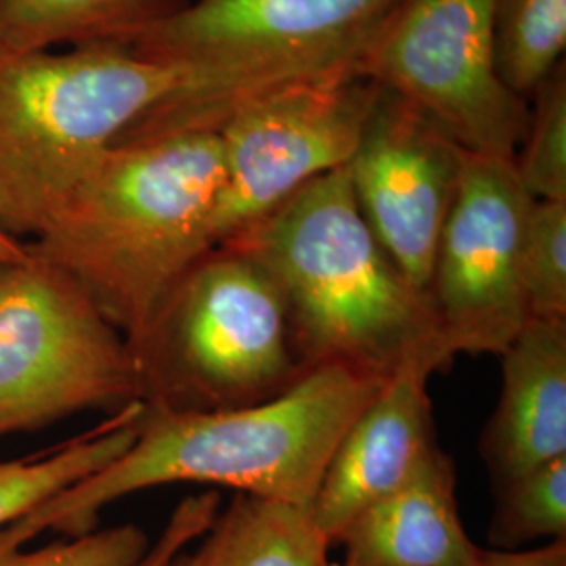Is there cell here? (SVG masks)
Here are the masks:
<instances>
[{
    "instance_id": "obj_1",
    "label": "cell",
    "mask_w": 566,
    "mask_h": 566,
    "mask_svg": "<svg viewBox=\"0 0 566 566\" xmlns=\"http://www.w3.org/2000/svg\"><path fill=\"white\" fill-rule=\"evenodd\" d=\"M386 380L332 365L306 374L266 403L217 411L143 405L130 447L95 474L0 528V552L44 533L76 537L99 526L103 507L175 483L311 510L325 468L348 426Z\"/></svg>"
},
{
    "instance_id": "obj_2",
    "label": "cell",
    "mask_w": 566,
    "mask_h": 566,
    "mask_svg": "<svg viewBox=\"0 0 566 566\" xmlns=\"http://www.w3.org/2000/svg\"><path fill=\"white\" fill-rule=\"evenodd\" d=\"M221 245L259 264L277 287L306 374L340 365L388 380L405 365L437 374L455 359L430 298L365 223L346 166L306 182Z\"/></svg>"
},
{
    "instance_id": "obj_3",
    "label": "cell",
    "mask_w": 566,
    "mask_h": 566,
    "mask_svg": "<svg viewBox=\"0 0 566 566\" xmlns=\"http://www.w3.org/2000/svg\"><path fill=\"white\" fill-rule=\"evenodd\" d=\"M221 182L217 133L116 143L28 248L81 283L133 340L182 271L208 252Z\"/></svg>"
},
{
    "instance_id": "obj_4",
    "label": "cell",
    "mask_w": 566,
    "mask_h": 566,
    "mask_svg": "<svg viewBox=\"0 0 566 566\" xmlns=\"http://www.w3.org/2000/svg\"><path fill=\"white\" fill-rule=\"evenodd\" d=\"M401 0H189L130 46L185 84L122 142L210 130L248 97L353 65Z\"/></svg>"
},
{
    "instance_id": "obj_5",
    "label": "cell",
    "mask_w": 566,
    "mask_h": 566,
    "mask_svg": "<svg viewBox=\"0 0 566 566\" xmlns=\"http://www.w3.org/2000/svg\"><path fill=\"white\" fill-rule=\"evenodd\" d=\"M185 84L120 46L0 60V227L34 238L122 135Z\"/></svg>"
},
{
    "instance_id": "obj_6",
    "label": "cell",
    "mask_w": 566,
    "mask_h": 566,
    "mask_svg": "<svg viewBox=\"0 0 566 566\" xmlns=\"http://www.w3.org/2000/svg\"><path fill=\"white\" fill-rule=\"evenodd\" d=\"M128 344L149 407H252L306 376L277 287L227 245L189 264Z\"/></svg>"
},
{
    "instance_id": "obj_7",
    "label": "cell",
    "mask_w": 566,
    "mask_h": 566,
    "mask_svg": "<svg viewBox=\"0 0 566 566\" xmlns=\"http://www.w3.org/2000/svg\"><path fill=\"white\" fill-rule=\"evenodd\" d=\"M133 403L130 344L81 283L30 248L0 261V441Z\"/></svg>"
},
{
    "instance_id": "obj_8",
    "label": "cell",
    "mask_w": 566,
    "mask_h": 566,
    "mask_svg": "<svg viewBox=\"0 0 566 566\" xmlns=\"http://www.w3.org/2000/svg\"><path fill=\"white\" fill-rule=\"evenodd\" d=\"M493 9L495 0H401L355 70L464 151L514 160L531 112L497 74Z\"/></svg>"
},
{
    "instance_id": "obj_9",
    "label": "cell",
    "mask_w": 566,
    "mask_h": 566,
    "mask_svg": "<svg viewBox=\"0 0 566 566\" xmlns=\"http://www.w3.org/2000/svg\"><path fill=\"white\" fill-rule=\"evenodd\" d=\"M378 93L353 63L240 103L217 130L223 182L208 223V252L306 182L350 163Z\"/></svg>"
},
{
    "instance_id": "obj_10",
    "label": "cell",
    "mask_w": 566,
    "mask_h": 566,
    "mask_svg": "<svg viewBox=\"0 0 566 566\" xmlns=\"http://www.w3.org/2000/svg\"><path fill=\"white\" fill-rule=\"evenodd\" d=\"M533 198L514 160L462 149L428 285L451 355H502L528 322L518 280L521 243Z\"/></svg>"
},
{
    "instance_id": "obj_11",
    "label": "cell",
    "mask_w": 566,
    "mask_h": 566,
    "mask_svg": "<svg viewBox=\"0 0 566 566\" xmlns=\"http://www.w3.org/2000/svg\"><path fill=\"white\" fill-rule=\"evenodd\" d=\"M460 163L462 147L413 105L380 86L346 168L374 238L426 296Z\"/></svg>"
},
{
    "instance_id": "obj_12",
    "label": "cell",
    "mask_w": 566,
    "mask_h": 566,
    "mask_svg": "<svg viewBox=\"0 0 566 566\" xmlns=\"http://www.w3.org/2000/svg\"><path fill=\"white\" fill-rule=\"evenodd\" d=\"M432 374L420 364L392 374L334 449L311 507L332 546L357 514L403 485L441 447L428 397Z\"/></svg>"
},
{
    "instance_id": "obj_13",
    "label": "cell",
    "mask_w": 566,
    "mask_h": 566,
    "mask_svg": "<svg viewBox=\"0 0 566 566\" xmlns=\"http://www.w3.org/2000/svg\"><path fill=\"white\" fill-rule=\"evenodd\" d=\"M500 359L502 392L481 441L495 486L566 455V319H528Z\"/></svg>"
},
{
    "instance_id": "obj_14",
    "label": "cell",
    "mask_w": 566,
    "mask_h": 566,
    "mask_svg": "<svg viewBox=\"0 0 566 566\" xmlns=\"http://www.w3.org/2000/svg\"><path fill=\"white\" fill-rule=\"evenodd\" d=\"M336 544L343 566H474L485 554L462 525L455 468L441 447L403 485L344 526Z\"/></svg>"
},
{
    "instance_id": "obj_15",
    "label": "cell",
    "mask_w": 566,
    "mask_h": 566,
    "mask_svg": "<svg viewBox=\"0 0 566 566\" xmlns=\"http://www.w3.org/2000/svg\"><path fill=\"white\" fill-rule=\"evenodd\" d=\"M311 510L235 493L214 521L164 566H343Z\"/></svg>"
},
{
    "instance_id": "obj_16",
    "label": "cell",
    "mask_w": 566,
    "mask_h": 566,
    "mask_svg": "<svg viewBox=\"0 0 566 566\" xmlns=\"http://www.w3.org/2000/svg\"><path fill=\"white\" fill-rule=\"evenodd\" d=\"M189 0H0V60L78 46L130 49Z\"/></svg>"
},
{
    "instance_id": "obj_17",
    "label": "cell",
    "mask_w": 566,
    "mask_h": 566,
    "mask_svg": "<svg viewBox=\"0 0 566 566\" xmlns=\"http://www.w3.org/2000/svg\"><path fill=\"white\" fill-rule=\"evenodd\" d=\"M142 413L143 403L128 405L63 446L0 462V528L114 462L135 441Z\"/></svg>"
},
{
    "instance_id": "obj_18",
    "label": "cell",
    "mask_w": 566,
    "mask_h": 566,
    "mask_svg": "<svg viewBox=\"0 0 566 566\" xmlns=\"http://www.w3.org/2000/svg\"><path fill=\"white\" fill-rule=\"evenodd\" d=\"M495 65L507 88L535 93L566 46V0H495Z\"/></svg>"
},
{
    "instance_id": "obj_19",
    "label": "cell",
    "mask_w": 566,
    "mask_h": 566,
    "mask_svg": "<svg viewBox=\"0 0 566 566\" xmlns=\"http://www.w3.org/2000/svg\"><path fill=\"white\" fill-rule=\"evenodd\" d=\"M497 500L489 542L500 552H518L549 539H566V455L495 486Z\"/></svg>"
},
{
    "instance_id": "obj_20",
    "label": "cell",
    "mask_w": 566,
    "mask_h": 566,
    "mask_svg": "<svg viewBox=\"0 0 566 566\" xmlns=\"http://www.w3.org/2000/svg\"><path fill=\"white\" fill-rule=\"evenodd\" d=\"M528 114L523 151L514 158L516 177L533 200L566 202V78L558 63L539 84Z\"/></svg>"
},
{
    "instance_id": "obj_21",
    "label": "cell",
    "mask_w": 566,
    "mask_h": 566,
    "mask_svg": "<svg viewBox=\"0 0 566 566\" xmlns=\"http://www.w3.org/2000/svg\"><path fill=\"white\" fill-rule=\"evenodd\" d=\"M518 280L528 319H566V202L531 203Z\"/></svg>"
},
{
    "instance_id": "obj_22",
    "label": "cell",
    "mask_w": 566,
    "mask_h": 566,
    "mask_svg": "<svg viewBox=\"0 0 566 566\" xmlns=\"http://www.w3.org/2000/svg\"><path fill=\"white\" fill-rule=\"evenodd\" d=\"M151 546L142 526H97L39 547L0 552V566H135Z\"/></svg>"
},
{
    "instance_id": "obj_23",
    "label": "cell",
    "mask_w": 566,
    "mask_h": 566,
    "mask_svg": "<svg viewBox=\"0 0 566 566\" xmlns=\"http://www.w3.org/2000/svg\"><path fill=\"white\" fill-rule=\"evenodd\" d=\"M221 510L219 491H202L185 497L168 523L163 528L160 537L149 546L147 554L135 566H164L182 547L198 539L203 531L214 521Z\"/></svg>"
},
{
    "instance_id": "obj_24",
    "label": "cell",
    "mask_w": 566,
    "mask_h": 566,
    "mask_svg": "<svg viewBox=\"0 0 566 566\" xmlns=\"http://www.w3.org/2000/svg\"><path fill=\"white\" fill-rule=\"evenodd\" d=\"M474 566H566V539L518 552L485 549L483 558Z\"/></svg>"
},
{
    "instance_id": "obj_25",
    "label": "cell",
    "mask_w": 566,
    "mask_h": 566,
    "mask_svg": "<svg viewBox=\"0 0 566 566\" xmlns=\"http://www.w3.org/2000/svg\"><path fill=\"white\" fill-rule=\"evenodd\" d=\"M28 254V242H21L18 238L9 235L0 227V261H18Z\"/></svg>"
}]
</instances>
